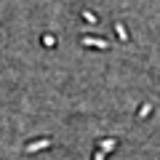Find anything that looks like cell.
<instances>
[{"label":"cell","mask_w":160,"mask_h":160,"mask_svg":"<svg viewBox=\"0 0 160 160\" xmlns=\"http://www.w3.org/2000/svg\"><path fill=\"white\" fill-rule=\"evenodd\" d=\"M115 147H118L115 139H104V142H102V152H109V149H115Z\"/></svg>","instance_id":"cell-2"},{"label":"cell","mask_w":160,"mask_h":160,"mask_svg":"<svg viewBox=\"0 0 160 160\" xmlns=\"http://www.w3.org/2000/svg\"><path fill=\"white\" fill-rule=\"evenodd\" d=\"M115 32H118L120 40H126V38H128V32H126V27H123V24H118V27H115Z\"/></svg>","instance_id":"cell-3"},{"label":"cell","mask_w":160,"mask_h":160,"mask_svg":"<svg viewBox=\"0 0 160 160\" xmlns=\"http://www.w3.org/2000/svg\"><path fill=\"white\" fill-rule=\"evenodd\" d=\"M96 160H104V152H96Z\"/></svg>","instance_id":"cell-5"},{"label":"cell","mask_w":160,"mask_h":160,"mask_svg":"<svg viewBox=\"0 0 160 160\" xmlns=\"http://www.w3.org/2000/svg\"><path fill=\"white\" fill-rule=\"evenodd\" d=\"M149 109H152V104H144V107L139 109V118H147V115H149Z\"/></svg>","instance_id":"cell-4"},{"label":"cell","mask_w":160,"mask_h":160,"mask_svg":"<svg viewBox=\"0 0 160 160\" xmlns=\"http://www.w3.org/2000/svg\"><path fill=\"white\" fill-rule=\"evenodd\" d=\"M83 43H86V46H96V48H107V40H93V38H86V40H83Z\"/></svg>","instance_id":"cell-1"}]
</instances>
